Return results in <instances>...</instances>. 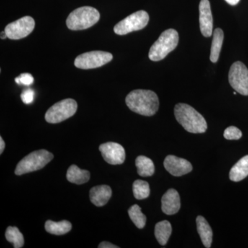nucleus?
<instances>
[{
  "mask_svg": "<svg viewBox=\"0 0 248 248\" xmlns=\"http://www.w3.org/2000/svg\"><path fill=\"white\" fill-rule=\"evenodd\" d=\"M125 103L133 112L143 116H153L159 110L157 94L149 90H135L129 93Z\"/></svg>",
  "mask_w": 248,
  "mask_h": 248,
  "instance_id": "obj_1",
  "label": "nucleus"
},
{
  "mask_svg": "<svg viewBox=\"0 0 248 248\" xmlns=\"http://www.w3.org/2000/svg\"><path fill=\"white\" fill-rule=\"evenodd\" d=\"M176 120L186 131L190 133H204L208 124L203 116L188 104L179 103L174 107Z\"/></svg>",
  "mask_w": 248,
  "mask_h": 248,
  "instance_id": "obj_2",
  "label": "nucleus"
},
{
  "mask_svg": "<svg viewBox=\"0 0 248 248\" xmlns=\"http://www.w3.org/2000/svg\"><path fill=\"white\" fill-rule=\"evenodd\" d=\"M178 43L179 34L177 31L170 29L164 31L150 49V60L153 62L161 61L177 48Z\"/></svg>",
  "mask_w": 248,
  "mask_h": 248,
  "instance_id": "obj_3",
  "label": "nucleus"
},
{
  "mask_svg": "<svg viewBox=\"0 0 248 248\" xmlns=\"http://www.w3.org/2000/svg\"><path fill=\"white\" fill-rule=\"evenodd\" d=\"M100 18L99 11L91 6H83L73 11L66 19V25L72 31L89 29L97 24Z\"/></svg>",
  "mask_w": 248,
  "mask_h": 248,
  "instance_id": "obj_4",
  "label": "nucleus"
},
{
  "mask_svg": "<svg viewBox=\"0 0 248 248\" xmlns=\"http://www.w3.org/2000/svg\"><path fill=\"white\" fill-rule=\"evenodd\" d=\"M53 157V155L46 150L32 152L18 163L15 173L16 175H22L39 170L45 167Z\"/></svg>",
  "mask_w": 248,
  "mask_h": 248,
  "instance_id": "obj_5",
  "label": "nucleus"
},
{
  "mask_svg": "<svg viewBox=\"0 0 248 248\" xmlns=\"http://www.w3.org/2000/svg\"><path fill=\"white\" fill-rule=\"evenodd\" d=\"M78 104L73 99H66L54 104L47 110L45 120L48 123L58 124L76 114Z\"/></svg>",
  "mask_w": 248,
  "mask_h": 248,
  "instance_id": "obj_6",
  "label": "nucleus"
},
{
  "mask_svg": "<svg viewBox=\"0 0 248 248\" xmlns=\"http://www.w3.org/2000/svg\"><path fill=\"white\" fill-rule=\"evenodd\" d=\"M149 22V16L144 11H139L134 13L114 27V31L117 35H124L133 31L141 30L146 27Z\"/></svg>",
  "mask_w": 248,
  "mask_h": 248,
  "instance_id": "obj_7",
  "label": "nucleus"
},
{
  "mask_svg": "<svg viewBox=\"0 0 248 248\" xmlns=\"http://www.w3.org/2000/svg\"><path fill=\"white\" fill-rule=\"evenodd\" d=\"M113 58L112 54L108 52L90 51L81 54L75 60V66L80 69H93L107 64Z\"/></svg>",
  "mask_w": 248,
  "mask_h": 248,
  "instance_id": "obj_8",
  "label": "nucleus"
},
{
  "mask_svg": "<svg viewBox=\"0 0 248 248\" xmlns=\"http://www.w3.org/2000/svg\"><path fill=\"white\" fill-rule=\"evenodd\" d=\"M228 79L235 91L242 95H248V69L244 63L236 62L232 65Z\"/></svg>",
  "mask_w": 248,
  "mask_h": 248,
  "instance_id": "obj_9",
  "label": "nucleus"
},
{
  "mask_svg": "<svg viewBox=\"0 0 248 248\" xmlns=\"http://www.w3.org/2000/svg\"><path fill=\"white\" fill-rule=\"evenodd\" d=\"M35 23L33 18L30 16L20 18L17 21L10 23L5 28V32L8 38L11 40H20L27 37L35 28Z\"/></svg>",
  "mask_w": 248,
  "mask_h": 248,
  "instance_id": "obj_10",
  "label": "nucleus"
},
{
  "mask_svg": "<svg viewBox=\"0 0 248 248\" xmlns=\"http://www.w3.org/2000/svg\"><path fill=\"white\" fill-rule=\"evenodd\" d=\"M99 151L108 164H122L125 161V153L124 147L115 142L103 143L99 146Z\"/></svg>",
  "mask_w": 248,
  "mask_h": 248,
  "instance_id": "obj_11",
  "label": "nucleus"
},
{
  "mask_svg": "<svg viewBox=\"0 0 248 248\" xmlns=\"http://www.w3.org/2000/svg\"><path fill=\"white\" fill-rule=\"evenodd\" d=\"M164 165L166 170L174 177H181L192 170V166L190 162L174 155L166 156Z\"/></svg>",
  "mask_w": 248,
  "mask_h": 248,
  "instance_id": "obj_12",
  "label": "nucleus"
},
{
  "mask_svg": "<svg viewBox=\"0 0 248 248\" xmlns=\"http://www.w3.org/2000/svg\"><path fill=\"white\" fill-rule=\"evenodd\" d=\"M200 24L201 32L204 37H210L213 35V17L209 0H201Z\"/></svg>",
  "mask_w": 248,
  "mask_h": 248,
  "instance_id": "obj_13",
  "label": "nucleus"
},
{
  "mask_svg": "<svg viewBox=\"0 0 248 248\" xmlns=\"http://www.w3.org/2000/svg\"><path fill=\"white\" fill-rule=\"evenodd\" d=\"M181 208L180 196L177 190L169 189L161 199V210L166 215L177 214Z\"/></svg>",
  "mask_w": 248,
  "mask_h": 248,
  "instance_id": "obj_14",
  "label": "nucleus"
},
{
  "mask_svg": "<svg viewBox=\"0 0 248 248\" xmlns=\"http://www.w3.org/2000/svg\"><path fill=\"white\" fill-rule=\"evenodd\" d=\"M112 196L110 186L102 185L94 186L90 190V200L97 207L105 205Z\"/></svg>",
  "mask_w": 248,
  "mask_h": 248,
  "instance_id": "obj_15",
  "label": "nucleus"
},
{
  "mask_svg": "<svg viewBox=\"0 0 248 248\" xmlns=\"http://www.w3.org/2000/svg\"><path fill=\"white\" fill-rule=\"evenodd\" d=\"M197 231L200 234L202 243L205 248H210L211 247L213 242V233L211 227L205 220V218L202 216L197 217Z\"/></svg>",
  "mask_w": 248,
  "mask_h": 248,
  "instance_id": "obj_16",
  "label": "nucleus"
},
{
  "mask_svg": "<svg viewBox=\"0 0 248 248\" xmlns=\"http://www.w3.org/2000/svg\"><path fill=\"white\" fill-rule=\"evenodd\" d=\"M248 176V155L241 158L230 171V179L232 182H239Z\"/></svg>",
  "mask_w": 248,
  "mask_h": 248,
  "instance_id": "obj_17",
  "label": "nucleus"
},
{
  "mask_svg": "<svg viewBox=\"0 0 248 248\" xmlns=\"http://www.w3.org/2000/svg\"><path fill=\"white\" fill-rule=\"evenodd\" d=\"M90 177L91 173L89 171L80 169L76 165H72L67 171V180L78 185L89 182Z\"/></svg>",
  "mask_w": 248,
  "mask_h": 248,
  "instance_id": "obj_18",
  "label": "nucleus"
},
{
  "mask_svg": "<svg viewBox=\"0 0 248 248\" xmlns=\"http://www.w3.org/2000/svg\"><path fill=\"white\" fill-rule=\"evenodd\" d=\"M172 234V226L169 221H162L156 223L155 228V235L161 246L167 244Z\"/></svg>",
  "mask_w": 248,
  "mask_h": 248,
  "instance_id": "obj_19",
  "label": "nucleus"
},
{
  "mask_svg": "<svg viewBox=\"0 0 248 248\" xmlns=\"http://www.w3.org/2000/svg\"><path fill=\"white\" fill-rule=\"evenodd\" d=\"M224 33L222 29H215L213 32V40L212 42L211 52H210V61L216 63L219 58L220 53L223 45Z\"/></svg>",
  "mask_w": 248,
  "mask_h": 248,
  "instance_id": "obj_20",
  "label": "nucleus"
},
{
  "mask_svg": "<svg viewBox=\"0 0 248 248\" xmlns=\"http://www.w3.org/2000/svg\"><path fill=\"white\" fill-rule=\"evenodd\" d=\"M139 175L141 177H151L155 173V165L151 159L145 156H139L135 160Z\"/></svg>",
  "mask_w": 248,
  "mask_h": 248,
  "instance_id": "obj_21",
  "label": "nucleus"
},
{
  "mask_svg": "<svg viewBox=\"0 0 248 248\" xmlns=\"http://www.w3.org/2000/svg\"><path fill=\"white\" fill-rule=\"evenodd\" d=\"M72 229V224L69 221L55 222L48 220L46 222L45 230L47 232L54 235H63L69 232Z\"/></svg>",
  "mask_w": 248,
  "mask_h": 248,
  "instance_id": "obj_22",
  "label": "nucleus"
},
{
  "mask_svg": "<svg viewBox=\"0 0 248 248\" xmlns=\"http://www.w3.org/2000/svg\"><path fill=\"white\" fill-rule=\"evenodd\" d=\"M6 239L10 243L14 244L15 248H22L24 244V236L17 227H8L5 233Z\"/></svg>",
  "mask_w": 248,
  "mask_h": 248,
  "instance_id": "obj_23",
  "label": "nucleus"
},
{
  "mask_svg": "<svg viewBox=\"0 0 248 248\" xmlns=\"http://www.w3.org/2000/svg\"><path fill=\"white\" fill-rule=\"evenodd\" d=\"M128 215L134 224L139 229H142L146 226V217L141 213V208L135 204L128 210Z\"/></svg>",
  "mask_w": 248,
  "mask_h": 248,
  "instance_id": "obj_24",
  "label": "nucleus"
},
{
  "mask_svg": "<svg viewBox=\"0 0 248 248\" xmlns=\"http://www.w3.org/2000/svg\"><path fill=\"white\" fill-rule=\"evenodd\" d=\"M133 190L134 197L138 200L148 198L151 193L149 184L143 180L135 181L133 183Z\"/></svg>",
  "mask_w": 248,
  "mask_h": 248,
  "instance_id": "obj_25",
  "label": "nucleus"
},
{
  "mask_svg": "<svg viewBox=\"0 0 248 248\" xmlns=\"http://www.w3.org/2000/svg\"><path fill=\"white\" fill-rule=\"evenodd\" d=\"M223 136L228 140H239L242 138V132L235 126H230L225 130Z\"/></svg>",
  "mask_w": 248,
  "mask_h": 248,
  "instance_id": "obj_26",
  "label": "nucleus"
},
{
  "mask_svg": "<svg viewBox=\"0 0 248 248\" xmlns=\"http://www.w3.org/2000/svg\"><path fill=\"white\" fill-rule=\"evenodd\" d=\"M34 95L35 92L32 89H27L23 91L21 94V98L24 104H29L33 102Z\"/></svg>",
  "mask_w": 248,
  "mask_h": 248,
  "instance_id": "obj_27",
  "label": "nucleus"
},
{
  "mask_svg": "<svg viewBox=\"0 0 248 248\" xmlns=\"http://www.w3.org/2000/svg\"><path fill=\"white\" fill-rule=\"evenodd\" d=\"M19 79V84L25 85V86H29L33 83V77L31 76L29 73H23L18 77Z\"/></svg>",
  "mask_w": 248,
  "mask_h": 248,
  "instance_id": "obj_28",
  "label": "nucleus"
},
{
  "mask_svg": "<svg viewBox=\"0 0 248 248\" xmlns=\"http://www.w3.org/2000/svg\"><path fill=\"white\" fill-rule=\"evenodd\" d=\"M99 248H118V246H115V245H113L110 244V243L108 242V241H103V242L101 243L98 246Z\"/></svg>",
  "mask_w": 248,
  "mask_h": 248,
  "instance_id": "obj_29",
  "label": "nucleus"
},
{
  "mask_svg": "<svg viewBox=\"0 0 248 248\" xmlns=\"http://www.w3.org/2000/svg\"><path fill=\"white\" fill-rule=\"evenodd\" d=\"M5 148V143L2 138H0V154H2L3 151H4Z\"/></svg>",
  "mask_w": 248,
  "mask_h": 248,
  "instance_id": "obj_30",
  "label": "nucleus"
},
{
  "mask_svg": "<svg viewBox=\"0 0 248 248\" xmlns=\"http://www.w3.org/2000/svg\"><path fill=\"white\" fill-rule=\"evenodd\" d=\"M240 0H226L227 3L232 5V6H235L239 2Z\"/></svg>",
  "mask_w": 248,
  "mask_h": 248,
  "instance_id": "obj_31",
  "label": "nucleus"
},
{
  "mask_svg": "<svg viewBox=\"0 0 248 248\" xmlns=\"http://www.w3.org/2000/svg\"><path fill=\"white\" fill-rule=\"evenodd\" d=\"M0 37H1V39H3V40L6 39V37H7V35H6V32H5V31H3V32H1V35H0Z\"/></svg>",
  "mask_w": 248,
  "mask_h": 248,
  "instance_id": "obj_32",
  "label": "nucleus"
},
{
  "mask_svg": "<svg viewBox=\"0 0 248 248\" xmlns=\"http://www.w3.org/2000/svg\"><path fill=\"white\" fill-rule=\"evenodd\" d=\"M16 82L17 83V84H19V78H16Z\"/></svg>",
  "mask_w": 248,
  "mask_h": 248,
  "instance_id": "obj_33",
  "label": "nucleus"
},
{
  "mask_svg": "<svg viewBox=\"0 0 248 248\" xmlns=\"http://www.w3.org/2000/svg\"><path fill=\"white\" fill-rule=\"evenodd\" d=\"M233 94H236V91H235V92L233 93Z\"/></svg>",
  "mask_w": 248,
  "mask_h": 248,
  "instance_id": "obj_34",
  "label": "nucleus"
}]
</instances>
